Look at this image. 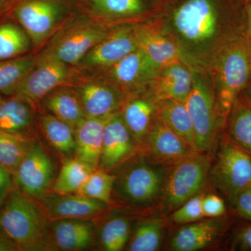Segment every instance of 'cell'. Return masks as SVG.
<instances>
[{"label":"cell","mask_w":251,"mask_h":251,"mask_svg":"<svg viewBox=\"0 0 251 251\" xmlns=\"http://www.w3.org/2000/svg\"><path fill=\"white\" fill-rule=\"evenodd\" d=\"M158 16L185 62L195 71L206 72L220 50L246 35L242 0H181Z\"/></svg>","instance_id":"1"},{"label":"cell","mask_w":251,"mask_h":251,"mask_svg":"<svg viewBox=\"0 0 251 251\" xmlns=\"http://www.w3.org/2000/svg\"><path fill=\"white\" fill-rule=\"evenodd\" d=\"M50 224L39 203L16 186L0 206V232L18 251H47Z\"/></svg>","instance_id":"2"},{"label":"cell","mask_w":251,"mask_h":251,"mask_svg":"<svg viewBox=\"0 0 251 251\" xmlns=\"http://www.w3.org/2000/svg\"><path fill=\"white\" fill-rule=\"evenodd\" d=\"M170 167L138 151L114 173L112 202L117 200L133 209L151 207L161 197Z\"/></svg>","instance_id":"3"},{"label":"cell","mask_w":251,"mask_h":251,"mask_svg":"<svg viewBox=\"0 0 251 251\" xmlns=\"http://www.w3.org/2000/svg\"><path fill=\"white\" fill-rule=\"evenodd\" d=\"M206 72L214 86L220 112L227 121L234 100L245 90L251 76V44L247 36L220 50Z\"/></svg>","instance_id":"4"},{"label":"cell","mask_w":251,"mask_h":251,"mask_svg":"<svg viewBox=\"0 0 251 251\" xmlns=\"http://www.w3.org/2000/svg\"><path fill=\"white\" fill-rule=\"evenodd\" d=\"M185 105L192 121L196 150L211 153L226 120L220 112L214 86L205 71L193 70L192 90Z\"/></svg>","instance_id":"5"},{"label":"cell","mask_w":251,"mask_h":251,"mask_svg":"<svg viewBox=\"0 0 251 251\" xmlns=\"http://www.w3.org/2000/svg\"><path fill=\"white\" fill-rule=\"evenodd\" d=\"M114 26L93 17H77L54 33L40 54L75 67Z\"/></svg>","instance_id":"6"},{"label":"cell","mask_w":251,"mask_h":251,"mask_svg":"<svg viewBox=\"0 0 251 251\" xmlns=\"http://www.w3.org/2000/svg\"><path fill=\"white\" fill-rule=\"evenodd\" d=\"M210 153L198 152L170 167L157 204L165 213L173 212L205 186L211 166Z\"/></svg>","instance_id":"7"},{"label":"cell","mask_w":251,"mask_h":251,"mask_svg":"<svg viewBox=\"0 0 251 251\" xmlns=\"http://www.w3.org/2000/svg\"><path fill=\"white\" fill-rule=\"evenodd\" d=\"M209 175L234 208L239 193L251 184V156L226 138L213 166L211 163Z\"/></svg>","instance_id":"8"},{"label":"cell","mask_w":251,"mask_h":251,"mask_svg":"<svg viewBox=\"0 0 251 251\" xmlns=\"http://www.w3.org/2000/svg\"><path fill=\"white\" fill-rule=\"evenodd\" d=\"M55 158L39 138L34 140L15 172L16 186L34 201L44 197L58 174Z\"/></svg>","instance_id":"9"},{"label":"cell","mask_w":251,"mask_h":251,"mask_svg":"<svg viewBox=\"0 0 251 251\" xmlns=\"http://www.w3.org/2000/svg\"><path fill=\"white\" fill-rule=\"evenodd\" d=\"M78 75L75 67L39 54L35 67L23 80L14 96L38 108L39 102L51 91L61 86L72 85Z\"/></svg>","instance_id":"10"},{"label":"cell","mask_w":251,"mask_h":251,"mask_svg":"<svg viewBox=\"0 0 251 251\" xmlns=\"http://www.w3.org/2000/svg\"><path fill=\"white\" fill-rule=\"evenodd\" d=\"M133 23L114 26L108 35L92 48L75 67L79 75L84 73L99 75L138 49Z\"/></svg>","instance_id":"11"},{"label":"cell","mask_w":251,"mask_h":251,"mask_svg":"<svg viewBox=\"0 0 251 251\" xmlns=\"http://www.w3.org/2000/svg\"><path fill=\"white\" fill-rule=\"evenodd\" d=\"M67 14L62 0H25L18 5L16 16L31 44L40 46L55 33Z\"/></svg>","instance_id":"12"},{"label":"cell","mask_w":251,"mask_h":251,"mask_svg":"<svg viewBox=\"0 0 251 251\" xmlns=\"http://www.w3.org/2000/svg\"><path fill=\"white\" fill-rule=\"evenodd\" d=\"M87 117L105 118L120 111L126 94L99 75L77 77L72 85Z\"/></svg>","instance_id":"13"},{"label":"cell","mask_w":251,"mask_h":251,"mask_svg":"<svg viewBox=\"0 0 251 251\" xmlns=\"http://www.w3.org/2000/svg\"><path fill=\"white\" fill-rule=\"evenodd\" d=\"M133 27L138 49L158 67L185 62L174 39L163 27L158 14L133 23Z\"/></svg>","instance_id":"14"},{"label":"cell","mask_w":251,"mask_h":251,"mask_svg":"<svg viewBox=\"0 0 251 251\" xmlns=\"http://www.w3.org/2000/svg\"><path fill=\"white\" fill-rule=\"evenodd\" d=\"M161 68L141 50H135L108 70L99 74L128 94L150 87Z\"/></svg>","instance_id":"15"},{"label":"cell","mask_w":251,"mask_h":251,"mask_svg":"<svg viewBox=\"0 0 251 251\" xmlns=\"http://www.w3.org/2000/svg\"><path fill=\"white\" fill-rule=\"evenodd\" d=\"M51 221L65 219L97 221L112 209L111 205L79 193L50 192L36 201Z\"/></svg>","instance_id":"16"},{"label":"cell","mask_w":251,"mask_h":251,"mask_svg":"<svg viewBox=\"0 0 251 251\" xmlns=\"http://www.w3.org/2000/svg\"><path fill=\"white\" fill-rule=\"evenodd\" d=\"M138 151V148L124 121L120 110L109 117L104 128L99 169L115 173Z\"/></svg>","instance_id":"17"},{"label":"cell","mask_w":251,"mask_h":251,"mask_svg":"<svg viewBox=\"0 0 251 251\" xmlns=\"http://www.w3.org/2000/svg\"><path fill=\"white\" fill-rule=\"evenodd\" d=\"M138 151L153 161L167 166H172L199 152L168 128L157 117Z\"/></svg>","instance_id":"18"},{"label":"cell","mask_w":251,"mask_h":251,"mask_svg":"<svg viewBox=\"0 0 251 251\" xmlns=\"http://www.w3.org/2000/svg\"><path fill=\"white\" fill-rule=\"evenodd\" d=\"M95 221L65 219L50 224L47 251H82L94 248Z\"/></svg>","instance_id":"19"},{"label":"cell","mask_w":251,"mask_h":251,"mask_svg":"<svg viewBox=\"0 0 251 251\" xmlns=\"http://www.w3.org/2000/svg\"><path fill=\"white\" fill-rule=\"evenodd\" d=\"M158 101L150 87L128 94L120 112L138 150L156 119Z\"/></svg>","instance_id":"20"},{"label":"cell","mask_w":251,"mask_h":251,"mask_svg":"<svg viewBox=\"0 0 251 251\" xmlns=\"http://www.w3.org/2000/svg\"><path fill=\"white\" fill-rule=\"evenodd\" d=\"M38 137L60 163L75 158L76 151L74 128L57 117L38 110Z\"/></svg>","instance_id":"21"},{"label":"cell","mask_w":251,"mask_h":251,"mask_svg":"<svg viewBox=\"0 0 251 251\" xmlns=\"http://www.w3.org/2000/svg\"><path fill=\"white\" fill-rule=\"evenodd\" d=\"M37 114V107L25 99L0 97V131L38 139Z\"/></svg>","instance_id":"22"},{"label":"cell","mask_w":251,"mask_h":251,"mask_svg":"<svg viewBox=\"0 0 251 251\" xmlns=\"http://www.w3.org/2000/svg\"><path fill=\"white\" fill-rule=\"evenodd\" d=\"M193 70L186 63L179 62L161 68L150 86L157 100L186 102L193 87Z\"/></svg>","instance_id":"23"},{"label":"cell","mask_w":251,"mask_h":251,"mask_svg":"<svg viewBox=\"0 0 251 251\" xmlns=\"http://www.w3.org/2000/svg\"><path fill=\"white\" fill-rule=\"evenodd\" d=\"M87 4L93 18L110 25L139 22L157 14L149 11L145 0H88Z\"/></svg>","instance_id":"24"},{"label":"cell","mask_w":251,"mask_h":251,"mask_svg":"<svg viewBox=\"0 0 251 251\" xmlns=\"http://www.w3.org/2000/svg\"><path fill=\"white\" fill-rule=\"evenodd\" d=\"M219 218L183 225L172 238L171 250L196 251L209 247L224 231V221Z\"/></svg>","instance_id":"25"},{"label":"cell","mask_w":251,"mask_h":251,"mask_svg":"<svg viewBox=\"0 0 251 251\" xmlns=\"http://www.w3.org/2000/svg\"><path fill=\"white\" fill-rule=\"evenodd\" d=\"M76 128L87 118L82 104L71 85L57 87L39 102L38 109Z\"/></svg>","instance_id":"26"},{"label":"cell","mask_w":251,"mask_h":251,"mask_svg":"<svg viewBox=\"0 0 251 251\" xmlns=\"http://www.w3.org/2000/svg\"><path fill=\"white\" fill-rule=\"evenodd\" d=\"M110 211L95 221L94 248L104 251L125 250L133 229L132 219L125 214H110Z\"/></svg>","instance_id":"27"},{"label":"cell","mask_w":251,"mask_h":251,"mask_svg":"<svg viewBox=\"0 0 251 251\" xmlns=\"http://www.w3.org/2000/svg\"><path fill=\"white\" fill-rule=\"evenodd\" d=\"M108 117H87L74 128L76 151L75 158L94 170L99 169L101 156L104 128Z\"/></svg>","instance_id":"28"},{"label":"cell","mask_w":251,"mask_h":251,"mask_svg":"<svg viewBox=\"0 0 251 251\" xmlns=\"http://www.w3.org/2000/svg\"><path fill=\"white\" fill-rule=\"evenodd\" d=\"M225 128L226 138L251 156V101L243 92L234 100Z\"/></svg>","instance_id":"29"},{"label":"cell","mask_w":251,"mask_h":251,"mask_svg":"<svg viewBox=\"0 0 251 251\" xmlns=\"http://www.w3.org/2000/svg\"><path fill=\"white\" fill-rule=\"evenodd\" d=\"M156 117L168 128L196 150L192 121L184 103L171 99L159 100Z\"/></svg>","instance_id":"30"},{"label":"cell","mask_w":251,"mask_h":251,"mask_svg":"<svg viewBox=\"0 0 251 251\" xmlns=\"http://www.w3.org/2000/svg\"><path fill=\"white\" fill-rule=\"evenodd\" d=\"M165 231L162 219L140 220L132 229L131 235L126 247L128 251H155L161 247Z\"/></svg>","instance_id":"31"},{"label":"cell","mask_w":251,"mask_h":251,"mask_svg":"<svg viewBox=\"0 0 251 251\" xmlns=\"http://www.w3.org/2000/svg\"><path fill=\"white\" fill-rule=\"evenodd\" d=\"M94 171L95 170L76 158L63 162L51 192L59 194L76 193Z\"/></svg>","instance_id":"32"},{"label":"cell","mask_w":251,"mask_h":251,"mask_svg":"<svg viewBox=\"0 0 251 251\" xmlns=\"http://www.w3.org/2000/svg\"><path fill=\"white\" fill-rule=\"evenodd\" d=\"M36 62L37 57L31 56L0 61V94L14 96Z\"/></svg>","instance_id":"33"},{"label":"cell","mask_w":251,"mask_h":251,"mask_svg":"<svg viewBox=\"0 0 251 251\" xmlns=\"http://www.w3.org/2000/svg\"><path fill=\"white\" fill-rule=\"evenodd\" d=\"M31 40L24 29L13 23L0 25V61L16 58L29 50Z\"/></svg>","instance_id":"34"},{"label":"cell","mask_w":251,"mask_h":251,"mask_svg":"<svg viewBox=\"0 0 251 251\" xmlns=\"http://www.w3.org/2000/svg\"><path fill=\"white\" fill-rule=\"evenodd\" d=\"M34 140L0 131V164L14 175Z\"/></svg>","instance_id":"35"},{"label":"cell","mask_w":251,"mask_h":251,"mask_svg":"<svg viewBox=\"0 0 251 251\" xmlns=\"http://www.w3.org/2000/svg\"><path fill=\"white\" fill-rule=\"evenodd\" d=\"M116 175L97 169L91 173L76 193L113 205L112 191Z\"/></svg>","instance_id":"36"},{"label":"cell","mask_w":251,"mask_h":251,"mask_svg":"<svg viewBox=\"0 0 251 251\" xmlns=\"http://www.w3.org/2000/svg\"><path fill=\"white\" fill-rule=\"evenodd\" d=\"M203 196L204 194L199 193L173 211L171 221L176 224L185 225L204 219L202 206Z\"/></svg>","instance_id":"37"},{"label":"cell","mask_w":251,"mask_h":251,"mask_svg":"<svg viewBox=\"0 0 251 251\" xmlns=\"http://www.w3.org/2000/svg\"><path fill=\"white\" fill-rule=\"evenodd\" d=\"M204 218H218L226 212L224 200L214 194L204 195L202 201Z\"/></svg>","instance_id":"38"},{"label":"cell","mask_w":251,"mask_h":251,"mask_svg":"<svg viewBox=\"0 0 251 251\" xmlns=\"http://www.w3.org/2000/svg\"><path fill=\"white\" fill-rule=\"evenodd\" d=\"M15 186L14 175L6 167L0 164V206L4 204Z\"/></svg>","instance_id":"39"},{"label":"cell","mask_w":251,"mask_h":251,"mask_svg":"<svg viewBox=\"0 0 251 251\" xmlns=\"http://www.w3.org/2000/svg\"><path fill=\"white\" fill-rule=\"evenodd\" d=\"M234 208L239 216L251 221V184L239 193Z\"/></svg>","instance_id":"40"},{"label":"cell","mask_w":251,"mask_h":251,"mask_svg":"<svg viewBox=\"0 0 251 251\" xmlns=\"http://www.w3.org/2000/svg\"><path fill=\"white\" fill-rule=\"evenodd\" d=\"M232 244L237 250L251 251V226L240 229L236 234Z\"/></svg>","instance_id":"41"},{"label":"cell","mask_w":251,"mask_h":251,"mask_svg":"<svg viewBox=\"0 0 251 251\" xmlns=\"http://www.w3.org/2000/svg\"><path fill=\"white\" fill-rule=\"evenodd\" d=\"M246 36L251 44V0L245 4Z\"/></svg>","instance_id":"42"},{"label":"cell","mask_w":251,"mask_h":251,"mask_svg":"<svg viewBox=\"0 0 251 251\" xmlns=\"http://www.w3.org/2000/svg\"><path fill=\"white\" fill-rule=\"evenodd\" d=\"M0 251H18L17 248L14 243L0 232Z\"/></svg>","instance_id":"43"},{"label":"cell","mask_w":251,"mask_h":251,"mask_svg":"<svg viewBox=\"0 0 251 251\" xmlns=\"http://www.w3.org/2000/svg\"><path fill=\"white\" fill-rule=\"evenodd\" d=\"M243 93L245 94L247 96L248 99L251 101V76L250 78V80H249V83H248V85L247 87H246L245 90H244Z\"/></svg>","instance_id":"44"},{"label":"cell","mask_w":251,"mask_h":251,"mask_svg":"<svg viewBox=\"0 0 251 251\" xmlns=\"http://www.w3.org/2000/svg\"><path fill=\"white\" fill-rule=\"evenodd\" d=\"M242 1H244V4H246L249 0H242Z\"/></svg>","instance_id":"45"}]
</instances>
